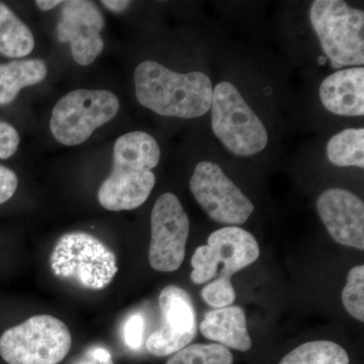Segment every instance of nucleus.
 Returning <instances> with one entry per match:
<instances>
[{"instance_id": "1", "label": "nucleus", "mask_w": 364, "mask_h": 364, "mask_svg": "<svg viewBox=\"0 0 364 364\" xmlns=\"http://www.w3.org/2000/svg\"><path fill=\"white\" fill-rule=\"evenodd\" d=\"M134 79L138 102L161 116L195 119L210 109L212 81L203 72L177 73L149 60L139 64Z\"/></svg>"}, {"instance_id": "2", "label": "nucleus", "mask_w": 364, "mask_h": 364, "mask_svg": "<svg viewBox=\"0 0 364 364\" xmlns=\"http://www.w3.org/2000/svg\"><path fill=\"white\" fill-rule=\"evenodd\" d=\"M311 23L333 67L364 63V14L339 0H316Z\"/></svg>"}, {"instance_id": "3", "label": "nucleus", "mask_w": 364, "mask_h": 364, "mask_svg": "<svg viewBox=\"0 0 364 364\" xmlns=\"http://www.w3.org/2000/svg\"><path fill=\"white\" fill-rule=\"evenodd\" d=\"M212 128L228 150L238 156H253L265 149L268 134L236 86L223 81L213 90Z\"/></svg>"}, {"instance_id": "4", "label": "nucleus", "mask_w": 364, "mask_h": 364, "mask_svg": "<svg viewBox=\"0 0 364 364\" xmlns=\"http://www.w3.org/2000/svg\"><path fill=\"white\" fill-rule=\"evenodd\" d=\"M54 274L79 286L100 291L111 284L117 272V257L92 235L73 232L63 235L50 258Z\"/></svg>"}, {"instance_id": "5", "label": "nucleus", "mask_w": 364, "mask_h": 364, "mask_svg": "<svg viewBox=\"0 0 364 364\" xmlns=\"http://www.w3.org/2000/svg\"><path fill=\"white\" fill-rule=\"evenodd\" d=\"M71 345V333L61 320L37 315L1 335L0 355L9 364H58Z\"/></svg>"}, {"instance_id": "6", "label": "nucleus", "mask_w": 364, "mask_h": 364, "mask_svg": "<svg viewBox=\"0 0 364 364\" xmlns=\"http://www.w3.org/2000/svg\"><path fill=\"white\" fill-rule=\"evenodd\" d=\"M119 109V100L111 91H71L53 109L50 129L59 143L79 145L100 127L112 121Z\"/></svg>"}, {"instance_id": "7", "label": "nucleus", "mask_w": 364, "mask_h": 364, "mask_svg": "<svg viewBox=\"0 0 364 364\" xmlns=\"http://www.w3.org/2000/svg\"><path fill=\"white\" fill-rule=\"evenodd\" d=\"M259 256V245L252 234L238 226L224 227L210 235L208 245L196 249L191 279L196 284L215 277L230 279L250 267Z\"/></svg>"}, {"instance_id": "8", "label": "nucleus", "mask_w": 364, "mask_h": 364, "mask_svg": "<svg viewBox=\"0 0 364 364\" xmlns=\"http://www.w3.org/2000/svg\"><path fill=\"white\" fill-rule=\"evenodd\" d=\"M189 188L198 205L215 222L239 226L254 212L251 200L214 162L196 165Z\"/></svg>"}, {"instance_id": "9", "label": "nucleus", "mask_w": 364, "mask_h": 364, "mask_svg": "<svg viewBox=\"0 0 364 364\" xmlns=\"http://www.w3.org/2000/svg\"><path fill=\"white\" fill-rule=\"evenodd\" d=\"M189 229L188 215L181 200L173 193H163L151 214L149 263L153 269L173 272L181 267Z\"/></svg>"}, {"instance_id": "10", "label": "nucleus", "mask_w": 364, "mask_h": 364, "mask_svg": "<svg viewBox=\"0 0 364 364\" xmlns=\"http://www.w3.org/2000/svg\"><path fill=\"white\" fill-rule=\"evenodd\" d=\"M163 325L152 333L146 347L155 356L170 355L181 350L195 339L198 332L195 306L183 289L167 286L159 294Z\"/></svg>"}, {"instance_id": "11", "label": "nucleus", "mask_w": 364, "mask_h": 364, "mask_svg": "<svg viewBox=\"0 0 364 364\" xmlns=\"http://www.w3.org/2000/svg\"><path fill=\"white\" fill-rule=\"evenodd\" d=\"M105 18L93 2L70 0L64 2L57 33L62 43H69L74 61L87 66L102 54L104 40L100 32Z\"/></svg>"}, {"instance_id": "12", "label": "nucleus", "mask_w": 364, "mask_h": 364, "mask_svg": "<svg viewBox=\"0 0 364 364\" xmlns=\"http://www.w3.org/2000/svg\"><path fill=\"white\" fill-rule=\"evenodd\" d=\"M318 217L337 243L364 249V203L343 188H330L318 196Z\"/></svg>"}, {"instance_id": "13", "label": "nucleus", "mask_w": 364, "mask_h": 364, "mask_svg": "<svg viewBox=\"0 0 364 364\" xmlns=\"http://www.w3.org/2000/svg\"><path fill=\"white\" fill-rule=\"evenodd\" d=\"M156 183L152 171H128L112 168L98 189V202L112 212L131 210L141 207L149 198Z\"/></svg>"}, {"instance_id": "14", "label": "nucleus", "mask_w": 364, "mask_h": 364, "mask_svg": "<svg viewBox=\"0 0 364 364\" xmlns=\"http://www.w3.org/2000/svg\"><path fill=\"white\" fill-rule=\"evenodd\" d=\"M320 98L325 109L342 117L364 114V69H343L328 76L320 86Z\"/></svg>"}, {"instance_id": "15", "label": "nucleus", "mask_w": 364, "mask_h": 364, "mask_svg": "<svg viewBox=\"0 0 364 364\" xmlns=\"http://www.w3.org/2000/svg\"><path fill=\"white\" fill-rule=\"evenodd\" d=\"M200 331L205 338L228 349L246 352L252 348L245 311L241 306H229L205 314Z\"/></svg>"}, {"instance_id": "16", "label": "nucleus", "mask_w": 364, "mask_h": 364, "mask_svg": "<svg viewBox=\"0 0 364 364\" xmlns=\"http://www.w3.org/2000/svg\"><path fill=\"white\" fill-rule=\"evenodd\" d=\"M157 141L145 132H131L119 136L114 148L112 168L151 171L160 161Z\"/></svg>"}, {"instance_id": "17", "label": "nucleus", "mask_w": 364, "mask_h": 364, "mask_svg": "<svg viewBox=\"0 0 364 364\" xmlns=\"http://www.w3.org/2000/svg\"><path fill=\"white\" fill-rule=\"evenodd\" d=\"M47 71L44 62L38 59L0 64V105L11 104L23 87L42 82Z\"/></svg>"}, {"instance_id": "18", "label": "nucleus", "mask_w": 364, "mask_h": 364, "mask_svg": "<svg viewBox=\"0 0 364 364\" xmlns=\"http://www.w3.org/2000/svg\"><path fill=\"white\" fill-rule=\"evenodd\" d=\"M33 47L30 28L6 4H0V54L23 58L32 53Z\"/></svg>"}, {"instance_id": "19", "label": "nucleus", "mask_w": 364, "mask_h": 364, "mask_svg": "<svg viewBox=\"0 0 364 364\" xmlns=\"http://www.w3.org/2000/svg\"><path fill=\"white\" fill-rule=\"evenodd\" d=\"M327 157L339 167H364V129H346L327 144Z\"/></svg>"}, {"instance_id": "20", "label": "nucleus", "mask_w": 364, "mask_h": 364, "mask_svg": "<svg viewBox=\"0 0 364 364\" xmlns=\"http://www.w3.org/2000/svg\"><path fill=\"white\" fill-rule=\"evenodd\" d=\"M279 364H350V358L339 344L328 340H316L299 345Z\"/></svg>"}, {"instance_id": "21", "label": "nucleus", "mask_w": 364, "mask_h": 364, "mask_svg": "<svg viewBox=\"0 0 364 364\" xmlns=\"http://www.w3.org/2000/svg\"><path fill=\"white\" fill-rule=\"evenodd\" d=\"M227 347L217 343L193 344L174 353L166 364H233Z\"/></svg>"}, {"instance_id": "22", "label": "nucleus", "mask_w": 364, "mask_h": 364, "mask_svg": "<svg viewBox=\"0 0 364 364\" xmlns=\"http://www.w3.org/2000/svg\"><path fill=\"white\" fill-rule=\"evenodd\" d=\"M342 304L347 313L364 322V265L351 268L347 277V284L342 291Z\"/></svg>"}, {"instance_id": "23", "label": "nucleus", "mask_w": 364, "mask_h": 364, "mask_svg": "<svg viewBox=\"0 0 364 364\" xmlns=\"http://www.w3.org/2000/svg\"><path fill=\"white\" fill-rule=\"evenodd\" d=\"M202 298L208 306L222 309L231 306L236 299V293L231 279L217 277L203 287Z\"/></svg>"}, {"instance_id": "24", "label": "nucleus", "mask_w": 364, "mask_h": 364, "mask_svg": "<svg viewBox=\"0 0 364 364\" xmlns=\"http://www.w3.org/2000/svg\"><path fill=\"white\" fill-rule=\"evenodd\" d=\"M145 321L141 314H133L124 325V343L129 348L138 349L142 345Z\"/></svg>"}, {"instance_id": "25", "label": "nucleus", "mask_w": 364, "mask_h": 364, "mask_svg": "<svg viewBox=\"0 0 364 364\" xmlns=\"http://www.w3.org/2000/svg\"><path fill=\"white\" fill-rule=\"evenodd\" d=\"M20 145V135L11 124L0 121V158L13 156Z\"/></svg>"}, {"instance_id": "26", "label": "nucleus", "mask_w": 364, "mask_h": 364, "mask_svg": "<svg viewBox=\"0 0 364 364\" xmlns=\"http://www.w3.org/2000/svg\"><path fill=\"white\" fill-rule=\"evenodd\" d=\"M18 184V177L13 170L0 165V205L13 198Z\"/></svg>"}, {"instance_id": "27", "label": "nucleus", "mask_w": 364, "mask_h": 364, "mask_svg": "<svg viewBox=\"0 0 364 364\" xmlns=\"http://www.w3.org/2000/svg\"><path fill=\"white\" fill-rule=\"evenodd\" d=\"M76 364H114L111 352L102 346H95L86 352L85 358Z\"/></svg>"}, {"instance_id": "28", "label": "nucleus", "mask_w": 364, "mask_h": 364, "mask_svg": "<svg viewBox=\"0 0 364 364\" xmlns=\"http://www.w3.org/2000/svg\"><path fill=\"white\" fill-rule=\"evenodd\" d=\"M105 7L109 11H114V13H122L126 11L130 6L131 1H124V0H104L102 1Z\"/></svg>"}, {"instance_id": "29", "label": "nucleus", "mask_w": 364, "mask_h": 364, "mask_svg": "<svg viewBox=\"0 0 364 364\" xmlns=\"http://www.w3.org/2000/svg\"><path fill=\"white\" fill-rule=\"evenodd\" d=\"M61 4L62 1H59V0H38V1H36L38 7L45 11H50V9H53Z\"/></svg>"}]
</instances>
